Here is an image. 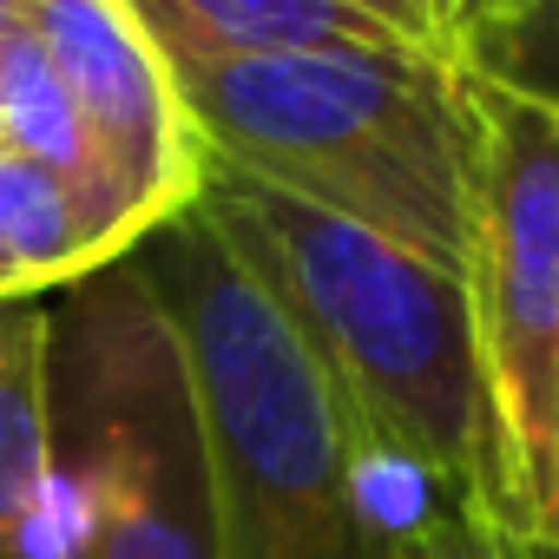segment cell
<instances>
[{"mask_svg": "<svg viewBox=\"0 0 559 559\" xmlns=\"http://www.w3.org/2000/svg\"><path fill=\"white\" fill-rule=\"evenodd\" d=\"M0 559H67L47 415V297L0 304Z\"/></svg>", "mask_w": 559, "mask_h": 559, "instance_id": "cell-7", "label": "cell"}, {"mask_svg": "<svg viewBox=\"0 0 559 559\" xmlns=\"http://www.w3.org/2000/svg\"><path fill=\"white\" fill-rule=\"evenodd\" d=\"M47 415L67 559H224L191 376L132 257L47 297Z\"/></svg>", "mask_w": 559, "mask_h": 559, "instance_id": "cell-4", "label": "cell"}, {"mask_svg": "<svg viewBox=\"0 0 559 559\" xmlns=\"http://www.w3.org/2000/svg\"><path fill=\"white\" fill-rule=\"evenodd\" d=\"M132 270L191 376L224 559H389L376 454L211 217L185 204L132 243Z\"/></svg>", "mask_w": 559, "mask_h": 559, "instance_id": "cell-2", "label": "cell"}, {"mask_svg": "<svg viewBox=\"0 0 559 559\" xmlns=\"http://www.w3.org/2000/svg\"><path fill=\"white\" fill-rule=\"evenodd\" d=\"M165 73L211 165L461 276L474 211L467 67L415 47H310Z\"/></svg>", "mask_w": 559, "mask_h": 559, "instance_id": "cell-3", "label": "cell"}, {"mask_svg": "<svg viewBox=\"0 0 559 559\" xmlns=\"http://www.w3.org/2000/svg\"><path fill=\"white\" fill-rule=\"evenodd\" d=\"M21 34V0H0V47Z\"/></svg>", "mask_w": 559, "mask_h": 559, "instance_id": "cell-13", "label": "cell"}, {"mask_svg": "<svg viewBox=\"0 0 559 559\" xmlns=\"http://www.w3.org/2000/svg\"><path fill=\"white\" fill-rule=\"evenodd\" d=\"M165 67L310 47H395L343 0H119Z\"/></svg>", "mask_w": 559, "mask_h": 559, "instance_id": "cell-9", "label": "cell"}, {"mask_svg": "<svg viewBox=\"0 0 559 559\" xmlns=\"http://www.w3.org/2000/svg\"><path fill=\"white\" fill-rule=\"evenodd\" d=\"M191 204L284 310L376 467L415 480V493L480 507L513 533L461 276L211 158Z\"/></svg>", "mask_w": 559, "mask_h": 559, "instance_id": "cell-1", "label": "cell"}, {"mask_svg": "<svg viewBox=\"0 0 559 559\" xmlns=\"http://www.w3.org/2000/svg\"><path fill=\"white\" fill-rule=\"evenodd\" d=\"M119 257L106 211L73 178L0 139V304L53 297Z\"/></svg>", "mask_w": 559, "mask_h": 559, "instance_id": "cell-8", "label": "cell"}, {"mask_svg": "<svg viewBox=\"0 0 559 559\" xmlns=\"http://www.w3.org/2000/svg\"><path fill=\"white\" fill-rule=\"evenodd\" d=\"M21 14L60 73L93 178L132 257L145 230H158L198 198L204 152L185 126L171 73L119 0H21Z\"/></svg>", "mask_w": 559, "mask_h": 559, "instance_id": "cell-6", "label": "cell"}, {"mask_svg": "<svg viewBox=\"0 0 559 559\" xmlns=\"http://www.w3.org/2000/svg\"><path fill=\"white\" fill-rule=\"evenodd\" d=\"M533 559H559V533H552V546H546V552H533Z\"/></svg>", "mask_w": 559, "mask_h": 559, "instance_id": "cell-14", "label": "cell"}, {"mask_svg": "<svg viewBox=\"0 0 559 559\" xmlns=\"http://www.w3.org/2000/svg\"><path fill=\"white\" fill-rule=\"evenodd\" d=\"M389 559H533L500 520L448 493H415L389 526Z\"/></svg>", "mask_w": 559, "mask_h": 559, "instance_id": "cell-11", "label": "cell"}, {"mask_svg": "<svg viewBox=\"0 0 559 559\" xmlns=\"http://www.w3.org/2000/svg\"><path fill=\"white\" fill-rule=\"evenodd\" d=\"M474 211L461 290L474 317L507 520L526 552L559 533V112L467 73Z\"/></svg>", "mask_w": 559, "mask_h": 559, "instance_id": "cell-5", "label": "cell"}, {"mask_svg": "<svg viewBox=\"0 0 559 559\" xmlns=\"http://www.w3.org/2000/svg\"><path fill=\"white\" fill-rule=\"evenodd\" d=\"M461 67L474 80H493V86L559 112V0H520L507 21H493L467 47Z\"/></svg>", "mask_w": 559, "mask_h": 559, "instance_id": "cell-10", "label": "cell"}, {"mask_svg": "<svg viewBox=\"0 0 559 559\" xmlns=\"http://www.w3.org/2000/svg\"><path fill=\"white\" fill-rule=\"evenodd\" d=\"M356 8L369 27H382L395 47H415V53H435V60H467V47L507 21L520 0H343Z\"/></svg>", "mask_w": 559, "mask_h": 559, "instance_id": "cell-12", "label": "cell"}]
</instances>
